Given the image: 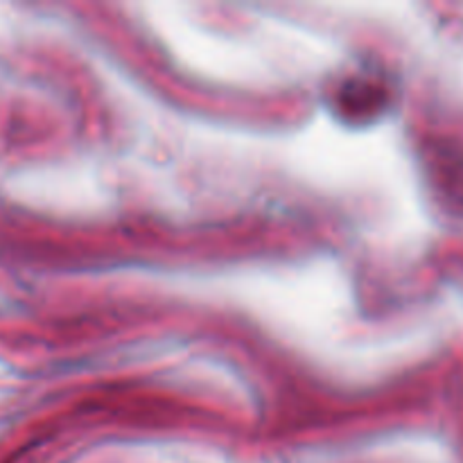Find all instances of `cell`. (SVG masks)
<instances>
[{
    "instance_id": "obj_1",
    "label": "cell",
    "mask_w": 463,
    "mask_h": 463,
    "mask_svg": "<svg viewBox=\"0 0 463 463\" xmlns=\"http://www.w3.org/2000/svg\"><path fill=\"white\" fill-rule=\"evenodd\" d=\"M392 102V90L378 72L353 71L344 75L333 89L335 111L344 122H371Z\"/></svg>"
}]
</instances>
